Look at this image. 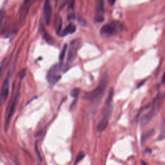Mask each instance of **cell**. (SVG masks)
<instances>
[{
    "mask_svg": "<svg viewBox=\"0 0 165 165\" xmlns=\"http://www.w3.org/2000/svg\"><path fill=\"white\" fill-rule=\"evenodd\" d=\"M108 83V76L107 74H105L103 76L97 87L94 90H93L92 92L87 93L83 98L85 99L91 101H97L100 98L101 99L106 89V87H107Z\"/></svg>",
    "mask_w": 165,
    "mask_h": 165,
    "instance_id": "obj_1",
    "label": "cell"
},
{
    "mask_svg": "<svg viewBox=\"0 0 165 165\" xmlns=\"http://www.w3.org/2000/svg\"><path fill=\"white\" fill-rule=\"evenodd\" d=\"M162 100H163V96L159 94L157 95L156 97L154 99L150 110L142 117L141 119V124L142 126H145V125L147 124L153 119L154 117L156 115V114L158 113L159 108H160Z\"/></svg>",
    "mask_w": 165,
    "mask_h": 165,
    "instance_id": "obj_2",
    "label": "cell"
},
{
    "mask_svg": "<svg viewBox=\"0 0 165 165\" xmlns=\"http://www.w3.org/2000/svg\"><path fill=\"white\" fill-rule=\"evenodd\" d=\"M20 89L19 86L16 92V94L12 98L11 101H10L9 106H8L6 112V118H5V130L6 132L7 131L8 129H9L10 123V121H11L12 116H14L18 100H19L20 98Z\"/></svg>",
    "mask_w": 165,
    "mask_h": 165,
    "instance_id": "obj_3",
    "label": "cell"
},
{
    "mask_svg": "<svg viewBox=\"0 0 165 165\" xmlns=\"http://www.w3.org/2000/svg\"><path fill=\"white\" fill-rule=\"evenodd\" d=\"M123 28H124V26L122 23L113 21L103 26L101 28L100 33L105 37H110L115 35L119 31L123 30Z\"/></svg>",
    "mask_w": 165,
    "mask_h": 165,
    "instance_id": "obj_4",
    "label": "cell"
},
{
    "mask_svg": "<svg viewBox=\"0 0 165 165\" xmlns=\"http://www.w3.org/2000/svg\"><path fill=\"white\" fill-rule=\"evenodd\" d=\"M114 94V89H111L110 90V91H109L108 95L106 99L105 106H104L103 110V117L101 119H103V120H105L108 122L110 121L112 114Z\"/></svg>",
    "mask_w": 165,
    "mask_h": 165,
    "instance_id": "obj_5",
    "label": "cell"
},
{
    "mask_svg": "<svg viewBox=\"0 0 165 165\" xmlns=\"http://www.w3.org/2000/svg\"><path fill=\"white\" fill-rule=\"evenodd\" d=\"M81 45V39L77 38L70 41L69 45L67 59H66V65H70L74 62L77 57L78 52Z\"/></svg>",
    "mask_w": 165,
    "mask_h": 165,
    "instance_id": "obj_6",
    "label": "cell"
},
{
    "mask_svg": "<svg viewBox=\"0 0 165 165\" xmlns=\"http://www.w3.org/2000/svg\"><path fill=\"white\" fill-rule=\"evenodd\" d=\"M60 70L61 66L59 65H55L53 66L50 69L47 74V79L50 85H54L56 83L59 81L61 78Z\"/></svg>",
    "mask_w": 165,
    "mask_h": 165,
    "instance_id": "obj_7",
    "label": "cell"
},
{
    "mask_svg": "<svg viewBox=\"0 0 165 165\" xmlns=\"http://www.w3.org/2000/svg\"><path fill=\"white\" fill-rule=\"evenodd\" d=\"M104 1L105 0H97L95 7V20L99 23H101L104 20Z\"/></svg>",
    "mask_w": 165,
    "mask_h": 165,
    "instance_id": "obj_8",
    "label": "cell"
},
{
    "mask_svg": "<svg viewBox=\"0 0 165 165\" xmlns=\"http://www.w3.org/2000/svg\"><path fill=\"white\" fill-rule=\"evenodd\" d=\"M52 7L50 3V0H45L44 7H43V15L45 18V23L47 25H49L50 21H51V17H52Z\"/></svg>",
    "mask_w": 165,
    "mask_h": 165,
    "instance_id": "obj_9",
    "label": "cell"
},
{
    "mask_svg": "<svg viewBox=\"0 0 165 165\" xmlns=\"http://www.w3.org/2000/svg\"><path fill=\"white\" fill-rule=\"evenodd\" d=\"M30 6V0H26L24 3L23 4L22 6L21 7L20 9V20H23L25 19V17L27 15L28 10H29V7Z\"/></svg>",
    "mask_w": 165,
    "mask_h": 165,
    "instance_id": "obj_10",
    "label": "cell"
},
{
    "mask_svg": "<svg viewBox=\"0 0 165 165\" xmlns=\"http://www.w3.org/2000/svg\"><path fill=\"white\" fill-rule=\"evenodd\" d=\"M76 30V26L75 25H74L72 23H70L69 25L66 26L65 29L63 31H61L59 35L60 36H66L69 35V34H72L74 33Z\"/></svg>",
    "mask_w": 165,
    "mask_h": 165,
    "instance_id": "obj_11",
    "label": "cell"
},
{
    "mask_svg": "<svg viewBox=\"0 0 165 165\" xmlns=\"http://www.w3.org/2000/svg\"><path fill=\"white\" fill-rule=\"evenodd\" d=\"M9 93V80L8 79H5L2 89V99L5 102L7 100Z\"/></svg>",
    "mask_w": 165,
    "mask_h": 165,
    "instance_id": "obj_12",
    "label": "cell"
},
{
    "mask_svg": "<svg viewBox=\"0 0 165 165\" xmlns=\"http://www.w3.org/2000/svg\"><path fill=\"white\" fill-rule=\"evenodd\" d=\"M154 132H155L154 129H150L143 133L141 135V145H144L146 141L150 139L154 134Z\"/></svg>",
    "mask_w": 165,
    "mask_h": 165,
    "instance_id": "obj_13",
    "label": "cell"
},
{
    "mask_svg": "<svg viewBox=\"0 0 165 165\" xmlns=\"http://www.w3.org/2000/svg\"><path fill=\"white\" fill-rule=\"evenodd\" d=\"M41 34L43 36V38H44V39L46 41L47 43H49L51 44L53 42V39L51 36H50V34L47 32L45 30V28L43 27V26L41 25Z\"/></svg>",
    "mask_w": 165,
    "mask_h": 165,
    "instance_id": "obj_14",
    "label": "cell"
},
{
    "mask_svg": "<svg viewBox=\"0 0 165 165\" xmlns=\"http://www.w3.org/2000/svg\"><path fill=\"white\" fill-rule=\"evenodd\" d=\"M108 121H106L103 119H101V121L99 122L97 126V130L99 132H103L107 128L108 125Z\"/></svg>",
    "mask_w": 165,
    "mask_h": 165,
    "instance_id": "obj_15",
    "label": "cell"
},
{
    "mask_svg": "<svg viewBox=\"0 0 165 165\" xmlns=\"http://www.w3.org/2000/svg\"><path fill=\"white\" fill-rule=\"evenodd\" d=\"M165 139V119L162 122L160 133H159L158 141H163Z\"/></svg>",
    "mask_w": 165,
    "mask_h": 165,
    "instance_id": "obj_16",
    "label": "cell"
},
{
    "mask_svg": "<svg viewBox=\"0 0 165 165\" xmlns=\"http://www.w3.org/2000/svg\"><path fill=\"white\" fill-rule=\"evenodd\" d=\"M85 156V154L83 152V151H80V152L78 154V156H77L76 157L75 162H74V165L78 164L79 162H81L83 159H84Z\"/></svg>",
    "mask_w": 165,
    "mask_h": 165,
    "instance_id": "obj_17",
    "label": "cell"
},
{
    "mask_svg": "<svg viewBox=\"0 0 165 165\" xmlns=\"http://www.w3.org/2000/svg\"><path fill=\"white\" fill-rule=\"evenodd\" d=\"M67 48H68L67 45L65 44L63 46V49L62 50V51H61V53H60V57H59L60 58V61L61 62H63V60H64V58H65L66 50H67Z\"/></svg>",
    "mask_w": 165,
    "mask_h": 165,
    "instance_id": "obj_18",
    "label": "cell"
},
{
    "mask_svg": "<svg viewBox=\"0 0 165 165\" xmlns=\"http://www.w3.org/2000/svg\"><path fill=\"white\" fill-rule=\"evenodd\" d=\"M81 90L79 88H75V89H73L71 90L70 92V95L72 97L76 98L77 97H78V95L80 94Z\"/></svg>",
    "mask_w": 165,
    "mask_h": 165,
    "instance_id": "obj_19",
    "label": "cell"
},
{
    "mask_svg": "<svg viewBox=\"0 0 165 165\" xmlns=\"http://www.w3.org/2000/svg\"><path fill=\"white\" fill-rule=\"evenodd\" d=\"M26 71L25 69H23V70L20 71V73L18 74V77H19L20 79H22L26 76Z\"/></svg>",
    "mask_w": 165,
    "mask_h": 165,
    "instance_id": "obj_20",
    "label": "cell"
},
{
    "mask_svg": "<svg viewBox=\"0 0 165 165\" xmlns=\"http://www.w3.org/2000/svg\"><path fill=\"white\" fill-rule=\"evenodd\" d=\"M3 12L2 11L0 12V25H1V22H2V20H3Z\"/></svg>",
    "mask_w": 165,
    "mask_h": 165,
    "instance_id": "obj_21",
    "label": "cell"
},
{
    "mask_svg": "<svg viewBox=\"0 0 165 165\" xmlns=\"http://www.w3.org/2000/svg\"><path fill=\"white\" fill-rule=\"evenodd\" d=\"M109 3H110L111 5H113L114 3H115V2L116 0H108Z\"/></svg>",
    "mask_w": 165,
    "mask_h": 165,
    "instance_id": "obj_22",
    "label": "cell"
},
{
    "mask_svg": "<svg viewBox=\"0 0 165 165\" xmlns=\"http://www.w3.org/2000/svg\"><path fill=\"white\" fill-rule=\"evenodd\" d=\"M162 81H163V83H165V73L164 74L163 78H162Z\"/></svg>",
    "mask_w": 165,
    "mask_h": 165,
    "instance_id": "obj_23",
    "label": "cell"
}]
</instances>
